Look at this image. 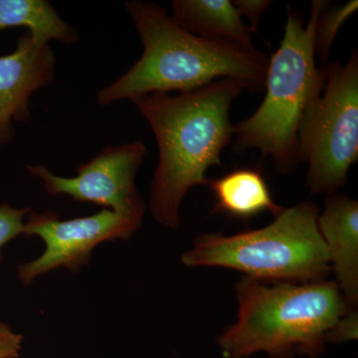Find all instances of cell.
Returning <instances> with one entry per match:
<instances>
[{
    "mask_svg": "<svg viewBox=\"0 0 358 358\" xmlns=\"http://www.w3.org/2000/svg\"><path fill=\"white\" fill-rule=\"evenodd\" d=\"M317 225L326 242L336 284L352 308L358 303V202L346 195H327Z\"/></svg>",
    "mask_w": 358,
    "mask_h": 358,
    "instance_id": "cell-10",
    "label": "cell"
},
{
    "mask_svg": "<svg viewBox=\"0 0 358 358\" xmlns=\"http://www.w3.org/2000/svg\"><path fill=\"white\" fill-rule=\"evenodd\" d=\"M324 72V91L299 131L298 157L308 164V190L327 196L345 185L358 162L357 50L345 65L334 61Z\"/></svg>",
    "mask_w": 358,
    "mask_h": 358,
    "instance_id": "cell-6",
    "label": "cell"
},
{
    "mask_svg": "<svg viewBox=\"0 0 358 358\" xmlns=\"http://www.w3.org/2000/svg\"><path fill=\"white\" fill-rule=\"evenodd\" d=\"M232 2L242 20L245 17L249 21L252 34L259 32L261 18L273 3L271 0H233Z\"/></svg>",
    "mask_w": 358,
    "mask_h": 358,
    "instance_id": "cell-16",
    "label": "cell"
},
{
    "mask_svg": "<svg viewBox=\"0 0 358 358\" xmlns=\"http://www.w3.org/2000/svg\"><path fill=\"white\" fill-rule=\"evenodd\" d=\"M20 26L44 43L74 45L79 39L76 29L46 0H0V30Z\"/></svg>",
    "mask_w": 358,
    "mask_h": 358,
    "instance_id": "cell-13",
    "label": "cell"
},
{
    "mask_svg": "<svg viewBox=\"0 0 358 358\" xmlns=\"http://www.w3.org/2000/svg\"><path fill=\"white\" fill-rule=\"evenodd\" d=\"M143 55L124 74L96 94L108 106L154 93L187 92L216 80L233 79L244 89H265L268 59L255 47L236 46L195 36L174 22L164 7L152 2H127Z\"/></svg>",
    "mask_w": 358,
    "mask_h": 358,
    "instance_id": "cell-2",
    "label": "cell"
},
{
    "mask_svg": "<svg viewBox=\"0 0 358 358\" xmlns=\"http://www.w3.org/2000/svg\"><path fill=\"white\" fill-rule=\"evenodd\" d=\"M237 320L218 338L224 358L265 352L270 358L322 355L327 336L352 308L336 282H265L243 277L235 286Z\"/></svg>",
    "mask_w": 358,
    "mask_h": 358,
    "instance_id": "cell-3",
    "label": "cell"
},
{
    "mask_svg": "<svg viewBox=\"0 0 358 358\" xmlns=\"http://www.w3.org/2000/svg\"><path fill=\"white\" fill-rule=\"evenodd\" d=\"M358 336V317L357 308H352L338 320L327 336V343H341L357 341Z\"/></svg>",
    "mask_w": 358,
    "mask_h": 358,
    "instance_id": "cell-17",
    "label": "cell"
},
{
    "mask_svg": "<svg viewBox=\"0 0 358 358\" xmlns=\"http://www.w3.org/2000/svg\"><path fill=\"white\" fill-rule=\"evenodd\" d=\"M357 0H350L345 4L331 8L329 6L320 13L313 37V49L320 62H327L341 26L345 24L352 14L357 13Z\"/></svg>",
    "mask_w": 358,
    "mask_h": 358,
    "instance_id": "cell-14",
    "label": "cell"
},
{
    "mask_svg": "<svg viewBox=\"0 0 358 358\" xmlns=\"http://www.w3.org/2000/svg\"><path fill=\"white\" fill-rule=\"evenodd\" d=\"M23 336L0 322V358H18Z\"/></svg>",
    "mask_w": 358,
    "mask_h": 358,
    "instance_id": "cell-18",
    "label": "cell"
},
{
    "mask_svg": "<svg viewBox=\"0 0 358 358\" xmlns=\"http://www.w3.org/2000/svg\"><path fill=\"white\" fill-rule=\"evenodd\" d=\"M141 226V222L110 209L69 220H61L51 211H29L22 235L39 237L45 250L38 258L18 266V278L27 286L40 275L58 268L76 273L91 262L92 253L98 245L128 240Z\"/></svg>",
    "mask_w": 358,
    "mask_h": 358,
    "instance_id": "cell-8",
    "label": "cell"
},
{
    "mask_svg": "<svg viewBox=\"0 0 358 358\" xmlns=\"http://www.w3.org/2000/svg\"><path fill=\"white\" fill-rule=\"evenodd\" d=\"M141 140L102 152L77 169L74 178L56 176L39 164H26L28 173L44 183L51 196L67 195L89 202L143 223L145 203L136 185V176L147 155Z\"/></svg>",
    "mask_w": 358,
    "mask_h": 358,
    "instance_id": "cell-7",
    "label": "cell"
},
{
    "mask_svg": "<svg viewBox=\"0 0 358 358\" xmlns=\"http://www.w3.org/2000/svg\"><path fill=\"white\" fill-rule=\"evenodd\" d=\"M55 63L49 44L29 31L21 35L13 53L0 57V147L13 140V122L29 119L30 98L53 81Z\"/></svg>",
    "mask_w": 358,
    "mask_h": 358,
    "instance_id": "cell-9",
    "label": "cell"
},
{
    "mask_svg": "<svg viewBox=\"0 0 358 358\" xmlns=\"http://www.w3.org/2000/svg\"><path fill=\"white\" fill-rule=\"evenodd\" d=\"M174 22L195 36L253 48L252 32L230 0H174Z\"/></svg>",
    "mask_w": 358,
    "mask_h": 358,
    "instance_id": "cell-11",
    "label": "cell"
},
{
    "mask_svg": "<svg viewBox=\"0 0 358 358\" xmlns=\"http://www.w3.org/2000/svg\"><path fill=\"white\" fill-rule=\"evenodd\" d=\"M243 90L236 80L220 79L178 95L154 93L131 100L159 147L150 200L157 222L178 228L185 195L194 186L207 185L206 171L221 166L223 150L234 136L231 107Z\"/></svg>",
    "mask_w": 358,
    "mask_h": 358,
    "instance_id": "cell-1",
    "label": "cell"
},
{
    "mask_svg": "<svg viewBox=\"0 0 358 358\" xmlns=\"http://www.w3.org/2000/svg\"><path fill=\"white\" fill-rule=\"evenodd\" d=\"M215 199L214 211L231 217L250 219L268 211L279 215L284 207L275 203L272 193L258 169H240L216 179H208Z\"/></svg>",
    "mask_w": 358,
    "mask_h": 358,
    "instance_id": "cell-12",
    "label": "cell"
},
{
    "mask_svg": "<svg viewBox=\"0 0 358 358\" xmlns=\"http://www.w3.org/2000/svg\"><path fill=\"white\" fill-rule=\"evenodd\" d=\"M329 3L313 1L307 23L289 7L281 44L268 59L265 98L253 114L233 126L235 150H260L272 159L277 173H293L300 162L299 131L324 91L326 72L315 65L313 37L320 13Z\"/></svg>",
    "mask_w": 358,
    "mask_h": 358,
    "instance_id": "cell-4",
    "label": "cell"
},
{
    "mask_svg": "<svg viewBox=\"0 0 358 358\" xmlns=\"http://www.w3.org/2000/svg\"><path fill=\"white\" fill-rule=\"evenodd\" d=\"M29 211L28 208L17 209L7 203L0 204V262L3 247L22 234L24 218Z\"/></svg>",
    "mask_w": 358,
    "mask_h": 358,
    "instance_id": "cell-15",
    "label": "cell"
},
{
    "mask_svg": "<svg viewBox=\"0 0 358 358\" xmlns=\"http://www.w3.org/2000/svg\"><path fill=\"white\" fill-rule=\"evenodd\" d=\"M319 214L317 204L301 202L260 229L230 236L199 235L181 261L188 268H232L265 282L327 280L331 259L317 225Z\"/></svg>",
    "mask_w": 358,
    "mask_h": 358,
    "instance_id": "cell-5",
    "label": "cell"
}]
</instances>
